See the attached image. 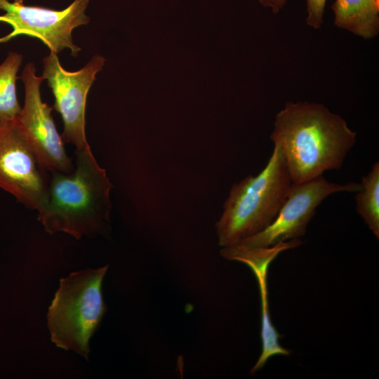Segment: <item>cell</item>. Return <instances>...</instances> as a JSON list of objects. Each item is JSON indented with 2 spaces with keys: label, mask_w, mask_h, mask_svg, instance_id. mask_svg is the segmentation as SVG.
<instances>
[{
  "label": "cell",
  "mask_w": 379,
  "mask_h": 379,
  "mask_svg": "<svg viewBox=\"0 0 379 379\" xmlns=\"http://www.w3.org/2000/svg\"><path fill=\"white\" fill-rule=\"evenodd\" d=\"M265 7L270 8L274 13H277L284 6L286 0H258Z\"/></svg>",
  "instance_id": "9a60e30c"
},
{
  "label": "cell",
  "mask_w": 379,
  "mask_h": 379,
  "mask_svg": "<svg viewBox=\"0 0 379 379\" xmlns=\"http://www.w3.org/2000/svg\"><path fill=\"white\" fill-rule=\"evenodd\" d=\"M335 25L364 39L379 32V0H335Z\"/></svg>",
  "instance_id": "8fae6325"
},
{
  "label": "cell",
  "mask_w": 379,
  "mask_h": 379,
  "mask_svg": "<svg viewBox=\"0 0 379 379\" xmlns=\"http://www.w3.org/2000/svg\"><path fill=\"white\" fill-rule=\"evenodd\" d=\"M327 0H306L307 24L314 28H321L324 8Z\"/></svg>",
  "instance_id": "5bb4252c"
},
{
  "label": "cell",
  "mask_w": 379,
  "mask_h": 379,
  "mask_svg": "<svg viewBox=\"0 0 379 379\" xmlns=\"http://www.w3.org/2000/svg\"><path fill=\"white\" fill-rule=\"evenodd\" d=\"M362 188L355 196L356 210L375 237L379 238V162L362 178Z\"/></svg>",
  "instance_id": "4fadbf2b"
},
{
  "label": "cell",
  "mask_w": 379,
  "mask_h": 379,
  "mask_svg": "<svg viewBox=\"0 0 379 379\" xmlns=\"http://www.w3.org/2000/svg\"><path fill=\"white\" fill-rule=\"evenodd\" d=\"M356 135L322 104L288 102L277 114L270 138L283 153L292 183H300L340 169Z\"/></svg>",
  "instance_id": "6da1fadb"
},
{
  "label": "cell",
  "mask_w": 379,
  "mask_h": 379,
  "mask_svg": "<svg viewBox=\"0 0 379 379\" xmlns=\"http://www.w3.org/2000/svg\"><path fill=\"white\" fill-rule=\"evenodd\" d=\"M361 188V183L341 185L331 182L323 175L306 182L293 183L288 196L273 222L263 231L235 245L244 248H262L299 239L305 234L316 208L324 199L333 193L359 192Z\"/></svg>",
  "instance_id": "ba28073f"
},
{
  "label": "cell",
  "mask_w": 379,
  "mask_h": 379,
  "mask_svg": "<svg viewBox=\"0 0 379 379\" xmlns=\"http://www.w3.org/2000/svg\"><path fill=\"white\" fill-rule=\"evenodd\" d=\"M22 62V54L10 51L0 65V121L15 120L21 112L16 95V80Z\"/></svg>",
  "instance_id": "7c38bea8"
},
{
  "label": "cell",
  "mask_w": 379,
  "mask_h": 379,
  "mask_svg": "<svg viewBox=\"0 0 379 379\" xmlns=\"http://www.w3.org/2000/svg\"><path fill=\"white\" fill-rule=\"evenodd\" d=\"M18 79L24 84L25 100L16 121L41 165L50 173H72L74 166L66 152L62 135L56 128L51 115L52 107L41 97L40 87L44 77L37 76L35 65L29 62Z\"/></svg>",
  "instance_id": "9c48e42d"
},
{
  "label": "cell",
  "mask_w": 379,
  "mask_h": 379,
  "mask_svg": "<svg viewBox=\"0 0 379 379\" xmlns=\"http://www.w3.org/2000/svg\"><path fill=\"white\" fill-rule=\"evenodd\" d=\"M108 265L69 274L60 286L48 307L47 326L56 347L72 350L88 359L89 341L98 329L107 306L102 284Z\"/></svg>",
  "instance_id": "277c9868"
},
{
  "label": "cell",
  "mask_w": 379,
  "mask_h": 379,
  "mask_svg": "<svg viewBox=\"0 0 379 379\" xmlns=\"http://www.w3.org/2000/svg\"><path fill=\"white\" fill-rule=\"evenodd\" d=\"M292 181L281 149L274 145L265 167L230 189L216 222L220 246L237 244L269 227L286 200Z\"/></svg>",
  "instance_id": "3957f363"
},
{
  "label": "cell",
  "mask_w": 379,
  "mask_h": 379,
  "mask_svg": "<svg viewBox=\"0 0 379 379\" xmlns=\"http://www.w3.org/2000/svg\"><path fill=\"white\" fill-rule=\"evenodd\" d=\"M89 0H74L62 10L27 6L23 0H0V22L11 25L13 30L0 37V44L20 35L40 39L51 53L56 54L65 48L76 57L81 48L73 43V29L88 23L85 14Z\"/></svg>",
  "instance_id": "5b68a950"
},
{
  "label": "cell",
  "mask_w": 379,
  "mask_h": 379,
  "mask_svg": "<svg viewBox=\"0 0 379 379\" xmlns=\"http://www.w3.org/2000/svg\"><path fill=\"white\" fill-rule=\"evenodd\" d=\"M288 242H280L272 246L262 248H244L234 246L228 253L230 260H237L247 265L255 274L259 285L261 299V354L251 370V374L262 368L267 360L274 355L288 356L291 351L279 344L280 335L272 324L270 315L267 273L271 262L279 253L288 250Z\"/></svg>",
  "instance_id": "30bf717a"
},
{
  "label": "cell",
  "mask_w": 379,
  "mask_h": 379,
  "mask_svg": "<svg viewBox=\"0 0 379 379\" xmlns=\"http://www.w3.org/2000/svg\"><path fill=\"white\" fill-rule=\"evenodd\" d=\"M105 61L102 56L95 55L84 67L74 72L64 69L55 53L50 52L42 61V77L55 98L53 108L62 119V138L76 150L89 146L85 131L87 95Z\"/></svg>",
  "instance_id": "52a82bcc"
},
{
  "label": "cell",
  "mask_w": 379,
  "mask_h": 379,
  "mask_svg": "<svg viewBox=\"0 0 379 379\" xmlns=\"http://www.w3.org/2000/svg\"><path fill=\"white\" fill-rule=\"evenodd\" d=\"M75 157L72 173H51L46 203L38 220L51 234L62 232L77 239L107 236L112 184L90 146L75 150Z\"/></svg>",
  "instance_id": "7a4b0ae2"
},
{
  "label": "cell",
  "mask_w": 379,
  "mask_h": 379,
  "mask_svg": "<svg viewBox=\"0 0 379 379\" xmlns=\"http://www.w3.org/2000/svg\"><path fill=\"white\" fill-rule=\"evenodd\" d=\"M46 172L16 119L0 121V188L39 212L47 200Z\"/></svg>",
  "instance_id": "8992f818"
}]
</instances>
